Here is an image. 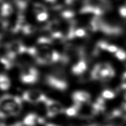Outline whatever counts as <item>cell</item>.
Instances as JSON below:
<instances>
[{
  "instance_id": "1",
  "label": "cell",
  "mask_w": 126,
  "mask_h": 126,
  "mask_svg": "<svg viewBox=\"0 0 126 126\" xmlns=\"http://www.w3.org/2000/svg\"><path fill=\"white\" fill-rule=\"evenodd\" d=\"M22 110V98L11 94H4L0 98V118L18 115Z\"/></svg>"
},
{
  "instance_id": "2",
  "label": "cell",
  "mask_w": 126,
  "mask_h": 126,
  "mask_svg": "<svg viewBox=\"0 0 126 126\" xmlns=\"http://www.w3.org/2000/svg\"><path fill=\"white\" fill-rule=\"evenodd\" d=\"M115 75L113 67L108 63H102L96 65L92 69L91 78L93 80L107 81Z\"/></svg>"
},
{
  "instance_id": "3",
  "label": "cell",
  "mask_w": 126,
  "mask_h": 126,
  "mask_svg": "<svg viewBox=\"0 0 126 126\" xmlns=\"http://www.w3.org/2000/svg\"><path fill=\"white\" fill-rule=\"evenodd\" d=\"M45 83L53 89L65 91L68 87V84L64 76L60 74H49L45 77Z\"/></svg>"
},
{
  "instance_id": "4",
  "label": "cell",
  "mask_w": 126,
  "mask_h": 126,
  "mask_svg": "<svg viewBox=\"0 0 126 126\" xmlns=\"http://www.w3.org/2000/svg\"><path fill=\"white\" fill-rule=\"evenodd\" d=\"M39 75V71L35 67L25 66L21 74V80L24 84H33L37 81Z\"/></svg>"
},
{
  "instance_id": "5",
  "label": "cell",
  "mask_w": 126,
  "mask_h": 126,
  "mask_svg": "<svg viewBox=\"0 0 126 126\" xmlns=\"http://www.w3.org/2000/svg\"><path fill=\"white\" fill-rule=\"evenodd\" d=\"M47 98V97L42 92L35 90L26 91L22 96V99L30 103L44 102Z\"/></svg>"
},
{
  "instance_id": "6",
  "label": "cell",
  "mask_w": 126,
  "mask_h": 126,
  "mask_svg": "<svg viewBox=\"0 0 126 126\" xmlns=\"http://www.w3.org/2000/svg\"><path fill=\"white\" fill-rule=\"evenodd\" d=\"M44 103L47 110V115L48 117H53L64 111L63 106L58 101L47 98Z\"/></svg>"
},
{
  "instance_id": "7",
  "label": "cell",
  "mask_w": 126,
  "mask_h": 126,
  "mask_svg": "<svg viewBox=\"0 0 126 126\" xmlns=\"http://www.w3.org/2000/svg\"><path fill=\"white\" fill-rule=\"evenodd\" d=\"M44 122V119L41 117H39L36 114L30 113L24 117L23 124L26 126H36L43 124Z\"/></svg>"
},
{
  "instance_id": "8",
  "label": "cell",
  "mask_w": 126,
  "mask_h": 126,
  "mask_svg": "<svg viewBox=\"0 0 126 126\" xmlns=\"http://www.w3.org/2000/svg\"><path fill=\"white\" fill-rule=\"evenodd\" d=\"M72 98L75 103L82 105L88 103L91 100V96L89 93L84 91H76L72 94Z\"/></svg>"
},
{
  "instance_id": "9",
  "label": "cell",
  "mask_w": 126,
  "mask_h": 126,
  "mask_svg": "<svg viewBox=\"0 0 126 126\" xmlns=\"http://www.w3.org/2000/svg\"><path fill=\"white\" fill-rule=\"evenodd\" d=\"M87 63L84 59H81L72 68V72L76 75H80L86 71Z\"/></svg>"
},
{
  "instance_id": "10",
  "label": "cell",
  "mask_w": 126,
  "mask_h": 126,
  "mask_svg": "<svg viewBox=\"0 0 126 126\" xmlns=\"http://www.w3.org/2000/svg\"><path fill=\"white\" fill-rule=\"evenodd\" d=\"M10 86L11 81L8 76L0 74V90L6 91L10 88Z\"/></svg>"
},
{
  "instance_id": "11",
  "label": "cell",
  "mask_w": 126,
  "mask_h": 126,
  "mask_svg": "<svg viewBox=\"0 0 126 126\" xmlns=\"http://www.w3.org/2000/svg\"><path fill=\"white\" fill-rule=\"evenodd\" d=\"M81 105H82L75 103L73 106L68 108L66 110H64V113L66 114V115L69 117H74L77 116Z\"/></svg>"
},
{
  "instance_id": "12",
  "label": "cell",
  "mask_w": 126,
  "mask_h": 126,
  "mask_svg": "<svg viewBox=\"0 0 126 126\" xmlns=\"http://www.w3.org/2000/svg\"><path fill=\"white\" fill-rule=\"evenodd\" d=\"M115 97V94L109 90H105L102 93V97L105 99H112Z\"/></svg>"
},
{
  "instance_id": "13",
  "label": "cell",
  "mask_w": 126,
  "mask_h": 126,
  "mask_svg": "<svg viewBox=\"0 0 126 126\" xmlns=\"http://www.w3.org/2000/svg\"><path fill=\"white\" fill-rule=\"evenodd\" d=\"M115 56L117 58L121 60H125L126 59V53L122 49H118L115 52Z\"/></svg>"
},
{
  "instance_id": "14",
  "label": "cell",
  "mask_w": 126,
  "mask_h": 126,
  "mask_svg": "<svg viewBox=\"0 0 126 126\" xmlns=\"http://www.w3.org/2000/svg\"><path fill=\"white\" fill-rule=\"evenodd\" d=\"M118 49V48H117V47L115 46H114V45H111V44H108L105 50L109 51V52L114 53L115 52H116L117 51Z\"/></svg>"
},
{
  "instance_id": "15",
  "label": "cell",
  "mask_w": 126,
  "mask_h": 126,
  "mask_svg": "<svg viewBox=\"0 0 126 126\" xmlns=\"http://www.w3.org/2000/svg\"><path fill=\"white\" fill-rule=\"evenodd\" d=\"M85 34V31L84 30H81V29H80V30H78L76 31L75 32V35L77 36V37H82L84 36Z\"/></svg>"
},
{
  "instance_id": "16",
  "label": "cell",
  "mask_w": 126,
  "mask_h": 126,
  "mask_svg": "<svg viewBox=\"0 0 126 126\" xmlns=\"http://www.w3.org/2000/svg\"><path fill=\"white\" fill-rule=\"evenodd\" d=\"M121 88L122 89H126V72L123 74L122 76Z\"/></svg>"
},
{
  "instance_id": "17",
  "label": "cell",
  "mask_w": 126,
  "mask_h": 126,
  "mask_svg": "<svg viewBox=\"0 0 126 126\" xmlns=\"http://www.w3.org/2000/svg\"><path fill=\"white\" fill-rule=\"evenodd\" d=\"M46 17H47L46 14H45L44 13H42L39 16L38 18H39V19L40 20V21H43V20L46 19Z\"/></svg>"
},
{
  "instance_id": "18",
  "label": "cell",
  "mask_w": 126,
  "mask_h": 126,
  "mask_svg": "<svg viewBox=\"0 0 126 126\" xmlns=\"http://www.w3.org/2000/svg\"><path fill=\"white\" fill-rule=\"evenodd\" d=\"M46 126H57L54 124H47L46 125Z\"/></svg>"
},
{
  "instance_id": "19",
  "label": "cell",
  "mask_w": 126,
  "mask_h": 126,
  "mask_svg": "<svg viewBox=\"0 0 126 126\" xmlns=\"http://www.w3.org/2000/svg\"><path fill=\"white\" fill-rule=\"evenodd\" d=\"M99 126L97 125L96 124H94V125H89V126Z\"/></svg>"
}]
</instances>
